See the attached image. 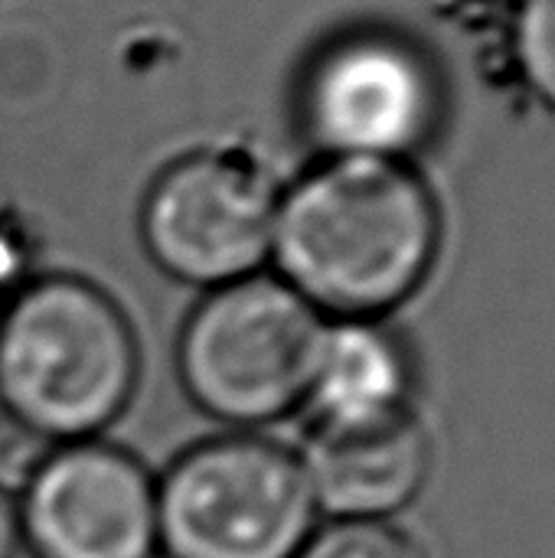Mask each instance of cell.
Masks as SVG:
<instances>
[{
	"label": "cell",
	"instance_id": "1",
	"mask_svg": "<svg viewBox=\"0 0 555 558\" xmlns=\"http://www.w3.org/2000/svg\"><path fill=\"white\" fill-rule=\"evenodd\" d=\"M438 248V203L406 160L327 157L278 193L272 271L324 320H386Z\"/></svg>",
	"mask_w": 555,
	"mask_h": 558
},
{
	"label": "cell",
	"instance_id": "2",
	"mask_svg": "<svg viewBox=\"0 0 555 558\" xmlns=\"http://www.w3.org/2000/svg\"><path fill=\"white\" fill-rule=\"evenodd\" d=\"M141 383L124 307L79 275L26 278L0 307V412L29 441L105 438Z\"/></svg>",
	"mask_w": 555,
	"mask_h": 558
},
{
	"label": "cell",
	"instance_id": "3",
	"mask_svg": "<svg viewBox=\"0 0 555 558\" xmlns=\"http://www.w3.org/2000/svg\"><path fill=\"white\" fill-rule=\"evenodd\" d=\"M324 324L275 271L203 291L173 347L180 389L222 432H265L301 412Z\"/></svg>",
	"mask_w": 555,
	"mask_h": 558
},
{
	"label": "cell",
	"instance_id": "4",
	"mask_svg": "<svg viewBox=\"0 0 555 558\" xmlns=\"http://www.w3.org/2000/svg\"><path fill=\"white\" fill-rule=\"evenodd\" d=\"M317 523L298 448L265 432L200 438L157 474L164 558H294Z\"/></svg>",
	"mask_w": 555,
	"mask_h": 558
},
{
	"label": "cell",
	"instance_id": "5",
	"mask_svg": "<svg viewBox=\"0 0 555 558\" xmlns=\"http://www.w3.org/2000/svg\"><path fill=\"white\" fill-rule=\"evenodd\" d=\"M13 500L29 558H160L157 474L108 438L46 445Z\"/></svg>",
	"mask_w": 555,
	"mask_h": 558
},
{
	"label": "cell",
	"instance_id": "6",
	"mask_svg": "<svg viewBox=\"0 0 555 558\" xmlns=\"http://www.w3.org/2000/svg\"><path fill=\"white\" fill-rule=\"evenodd\" d=\"M278 193L229 154H190L144 193L141 245L173 281L213 291L268 271Z\"/></svg>",
	"mask_w": 555,
	"mask_h": 558
},
{
	"label": "cell",
	"instance_id": "7",
	"mask_svg": "<svg viewBox=\"0 0 555 558\" xmlns=\"http://www.w3.org/2000/svg\"><path fill=\"white\" fill-rule=\"evenodd\" d=\"M432 62L389 33H350L321 49L301 85V121L327 157L406 160L438 121Z\"/></svg>",
	"mask_w": 555,
	"mask_h": 558
},
{
	"label": "cell",
	"instance_id": "8",
	"mask_svg": "<svg viewBox=\"0 0 555 558\" xmlns=\"http://www.w3.org/2000/svg\"><path fill=\"white\" fill-rule=\"evenodd\" d=\"M321 520H393L425 490L435 448L419 415L393 425L324 432L298 445Z\"/></svg>",
	"mask_w": 555,
	"mask_h": 558
},
{
	"label": "cell",
	"instance_id": "9",
	"mask_svg": "<svg viewBox=\"0 0 555 558\" xmlns=\"http://www.w3.org/2000/svg\"><path fill=\"white\" fill-rule=\"evenodd\" d=\"M415 353L386 320H327L304 405L311 428L353 432L415 415Z\"/></svg>",
	"mask_w": 555,
	"mask_h": 558
},
{
	"label": "cell",
	"instance_id": "10",
	"mask_svg": "<svg viewBox=\"0 0 555 558\" xmlns=\"http://www.w3.org/2000/svg\"><path fill=\"white\" fill-rule=\"evenodd\" d=\"M294 558H429L393 520H321Z\"/></svg>",
	"mask_w": 555,
	"mask_h": 558
},
{
	"label": "cell",
	"instance_id": "11",
	"mask_svg": "<svg viewBox=\"0 0 555 558\" xmlns=\"http://www.w3.org/2000/svg\"><path fill=\"white\" fill-rule=\"evenodd\" d=\"M514 46L527 82L555 108V0L520 3Z\"/></svg>",
	"mask_w": 555,
	"mask_h": 558
},
{
	"label": "cell",
	"instance_id": "12",
	"mask_svg": "<svg viewBox=\"0 0 555 558\" xmlns=\"http://www.w3.org/2000/svg\"><path fill=\"white\" fill-rule=\"evenodd\" d=\"M20 523H16V500L13 487L0 481V558H20Z\"/></svg>",
	"mask_w": 555,
	"mask_h": 558
},
{
	"label": "cell",
	"instance_id": "13",
	"mask_svg": "<svg viewBox=\"0 0 555 558\" xmlns=\"http://www.w3.org/2000/svg\"><path fill=\"white\" fill-rule=\"evenodd\" d=\"M16 271H20V252L0 239V307L26 281V278H16Z\"/></svg>",
	"mask_w": 555,
	"mask_h": 558
},
{
	"label": "cell",
	"instance_id": "14",
	"mask_svg": "<svg viewBox=\"0 0 555 558\" xmlns=\"http://www.w3.org/2000/svg\"><path fill=\"white\" fill-rule=\"evenodd\" d=\"M507 3H527V0H507Z\"/></svg>",
	"mask_w": 555,
	"mask_h": 558
}]
</instances>
